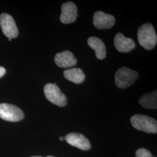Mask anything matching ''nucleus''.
I'll use <instances>...</instances> for the list:
<instances>
[{"label":"nucleus","mask_w":157,"mask_h":157,"mask_svg":"<svg viewBox=\"0 0 157 157\" xmlns=\"http://www.w3.org/2000/svg\"><path fill=\"white\" fill-rule=\"evenodd\" d=\"M137 38L139 44L147 50H151L157 44V34L150 23L141 26L137 32Z\"/></svg>","instance_id":"nucleus-1"},{"label":"nucleus","mask_w":157,"mask_h":157,"mask_svg":"<svg viewBox=\"0 0 157 157\" xmlns=\"http://www.w3.org/2000/svg\"><path fill=\"white\" fill-rule=\"evenodd\" d=\"M130 122L135 129L148 133H157V121L150 117L136 114L131 119Z\"/></svg>","instance_id":"nucleus-2"},{"label":"nucleus","mask_w":157,"mask_h":157,"mask_svg":"<svg viewBox=\"0 0 157 157\" xmlns=\"http://www.w3.org/2000/svg\"><path fill=\"white\" fill-rule=\"evenodd\" d=\"M46 98L59 107H65L67 104V98L56 83H47L44 87Z\"/></svg>","instance_id":"nucleus-3"},{"label":"nucleus","mask_w":157,"mask_h":157,"mask_svg":"<svg viewBox=\"0 0 157 157\" xmlns=\"http://www.w3.org/2000/svg\"><path fill=\"white\" fill-rule=\"evenodd\" d=\"M138 78V73L128 67L119 68L115 76L116 85L119 88L125 89L133 84Z\"/></svg>","instance_id":"nucleus-4"},{"label":"nucleus","mask_w":157,"mask_h":157,"mask_svg":"<svg viewBox=\"0 0 157 157\" xmlns=\"http://www.w3.org/2000/svg\"><path fill=\"white\" fill-rule=\"evenodd\" d=\"M25 117L22 110L14 105L0 104V118L9 122H19Z\"/></svg>","instance_id":"nucleus-5"},{"label":"nucleus","mask_w":157,"mask_h":157,"mask_svg":"<svg viewBox=\"0 0 157 157\" xmlns=\"http://www.w3.org/2000/svg\"><path fill=\"white\" fill-rule=\"evenodd\" d=\"M0 26L3 33L8 38L12 39L18 36L16 23L10 15L3 13L0 15Z\"/></svg>","instance_id":"nucleus-6"},{"label":"nucleus","mask_w":157,"mask_h":157,"mask_svg":"<svg viewBox=\"0 0 157 157\" xmlns=\"http://www.w3.org/2000/svg\"><path fill=\"white\" fill-rule=\"evenodd\" d=\"M115 23V19L111 15L102 11H97L93 16V25L98 29L111 28Z\"/></svg>","instance_id":"nucleus-7"},{"label":"nucleus","mask_w":157,"mask_h":157,"mask_svg":"<svg viewBox=\"0 0 157 157\" xmlns=\"http://www.w3.org/2000/svg\"><path fill=\"white\" fill-rule=\"evenodd\" d=\"M78 17L77 6L72 2H67L61 6L60 21L62 23L69 24L73 23Z\"/></svg>","instance_id":"nucleus-8"},{"label":"nucleus","mask_w":157,"mask_h":157,"mask_svg":"<svg viewBox=\"0 0 157 157\" xmlns=\"http://www.w3.org/2000/svg\"><path fill=\"white\" fill-rule=\"evenodd\" d=\"M65 138L69 144L82 150L87 151L91 148L90 141L81 133H70Z\"/></svg>","instance_id":"nucleus-9"},{"label":"nucleus","mask_w":157,"mask_h":157,"mask_svg":"<svg viewBox=\"0 0 157 157\" xmlns=\"http://www.w3.org/2000/svg\"><path fill=\"white\" fill-rule=\"evenodd\" d=\"M54 61L57 66L62 68L72 67L77 64L76 57L72 52L67 50L57 53Z\"/></svg>","instance_id":"nucleus-10"},{"label":"nucleus","mask_w":157,"mask_h":157,"mask_svg":"<svg viewBox=\"0 0 157 157\" xmlns=\"http://www.w3.org/2000/svg\"><path fill=\"white\" fill-rule=\"evenodd\" d=\"M114 45L118 51L123 53L129 52L136 47L133 40L126 37L120 33L117 34L114 38Z\"/></svg>","instance_id":"nucleus-11"},{"label":"nucleus","mask_w":157,"mask_h":157,"mask_svg":"<svg viewBox=\"0 0 157 157\" xmlns=\"http://www.w3.org/2000/svg\"><path fill=\"white\" fill-rule=\"evenodd\" d=\"M88 45L95 52V56L98 59H103L107 55L106 47L104 42L96 37H90L87 40Z\"/></svg>","instance_id":"nucleus-12"},{"label":"nucleus","mask_w":157,"mask_h":157,"mask_svg":"<svg viewBox=\"0 0 157 157\" xmlns=\"http://www.w3.org/2000/svg\"><path fill=\"white\" fill-rule=\"evenodd\" d=\"M63 76L67 80L76 84L82 83L85 80L84 72L80 68L67 69L63 72Z\"/></svg>","instance_id":"nucleus-13"},{"label":"nucleus","mask_w":157,"mask_h":157,"mask_svg":"<svg viewBox=\"0 0 157 157\" xmlns=\"http://www.w3.org/2000/svg\"><path fill=\"white\" fill-rule=\"evenodd\" d=\"M157 92L156 90L151 93L146 94L141 96L139 104L147 109H156L157 108Z\"/></svg>","instance_id":"nucleus-14"},{"label":"nucleus","mask_w":157,"mask_h":157,"mask_svg":"<svg viewBox=\"0 0 157 157\" xmlns=\"http://www.w3.org/2000/svg\"><path fill=\"white\" fill-rule=\"evenodd\" d=\"M136 157H152L150 151L146 148H141L138 149L136 152Z\"/></svg>","instance_id":"nucleus-15"},{"label":"nucleus","mask_w":157,"mask_h":157,"mask_svg":"<svg viewBox=\"0 0 157 157\" xmlns=\"http://www.w3.org/2000/svg\"><path fill=\"white\" fill-rule=\"evenodd\" d=\"M6 73V69L2 67H0V78H1Z\"/></svg>","instance_id":"nucleus-16"},{"label":"nucleus","mask_w":157,"mask_h":157,"mask_svg":"<svg viewBox=\"0 0 157 157\" xmlns=\"http://www.w3.org/2000/svg\"><path fill=\"white\" fill-rule=\"evenodd\" d=\"M59 140L61 141H63L64 140H65V138L63 137H59Z\"/></svg>","instance_id":"nucleus-17"},{"label":"nucleus","mask_w":157,"mask_h":157,"mask_svg":"<svg viewBox=\"0 0 157 157\" xmlns=\"http://www.w3.org/2000/svg\"><path fill=\"white\" fill-rule=\"evenodd\" d=\"M41 157V156H33V157ZM47 157H54V156H51V155H49V156H47Z\"/></svg>","instance_id":"nucleus-18"},{"label":"nucleus","mask_w":157,"mask_h":157,"mask_svg":"<svg viewBox=\"0 0 157 157\" xmlns=\"http://www.w3.org/2000/svg\"><path fill=\"white\" fill-rule=\"evenodd\" d=\"M11 39H9V41H11Z\"/></svg>","instance_id":"nucleus-19"},{"label":"nucleus","mask_w":157,"mask_h":157,"mask_svg":"<svg viewBox=\"0 0 157 157\" xmlns=\"http://www.w3.org/2000/svg\"></svg>","instance_id":"nucleus-20"}]
</instances>
